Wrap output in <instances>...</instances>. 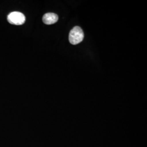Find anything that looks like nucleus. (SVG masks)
I'll use <instances>...</instances> for the list:
<instances>
[{
  "label": "nucleus",
  "instance_id": "obj_1",
  "mask_svg": "<svg viewBox=\"0 0 147 147\" xmlns=\"http://www.w3.org/2000/svg\"><path fill=\"white\" fill-rule=\"evenodd\" d=\"M84 38V32L80 27H75L70 32L69 40L73 45H76L80 43L83 40Z\"/></svg>",
  "mask_w": 147,
  "mask_h": 147
},
{
  "label": "nucleus",
  "instance_id": "obj_3",
  "mask_svg": "<svg viewBox=\"0 0 147 147\" xmlns=\"http://www.w3.org/2000/svg\"><path fill=\"white\" fill-rule=\"evenodd\" d=\"M58 16L57 14L53 13H48L44 15L42 21L47 25H51L58 21Z\"/></svg>",
  "mask_w": 147,
  "mask_h": 147
},
{
  "label": "nucleus",
  "instance_id": "obj_2",
  "mask_svg": "<svg viewBox=\"0 0 147 147\" xmlns=\"http://www.w3.org/2000/svg\"><path fill=\"white\" fill-rule=\"evenodd\" d=\"M25 16L19 11H13L7 17L8 21L11 24L16 25H21L25 21Z\"/></svg>",
  "mask_w": 147,
  "mask_h": 147
}]
</instances>
